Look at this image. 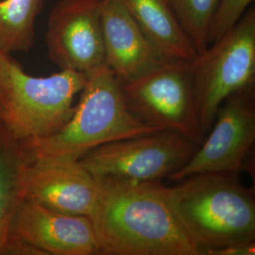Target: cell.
<instances>
[{
	"mask_svg": "<svg viewBox=\"0 0 255 255\" xmlns=\"http://www.w3.org/2000/svg\"><path fill=\"white\" fill-rule=\"evenodd\" d=\"M91 220L101 255H202L160 182L98 179Z\"/></svg>",
	"mask_w": 255,
	"mask_h": 255,
	"instance_id": "cell-1",
	"label": "cell"
},
{
	"mask_svg": "<svg viewBox=\"0 0 255 255\" xmlns=\"http://www.w3.org/2000/svg\"><path fill=\"white\" fill-rule=\"evenodd\" d=\"M86 76L80 101L64 126L46 138L21 142L31 164L77 163L98 146L160 130L129 112L121 82L106 64Z\"/></svg>",
	"mask_w": 255,
	"mask_h": 255,
	"instance_id": "cell-2",
	"label": "cell"
},
{
	"mask_svg": "<svg viewBox=\"0 0 255 255\" xmlns=\"http://www.w3.org/2000/svg\"><path fill=\"white\" fill-rule=\"evenodd\" d=\"M168 187L182 227L202 255L224 247L255 242V192L230 174L203 173Z\"/></svg>",
	"mask_w": 255,
	"mask_h": 255,
	"instance_id": "cell-3",
	"label": "cell"
},
{
	"mask_svg": "<svg viewBox=\"0 0 255 255\" xmlns=\"http://www.w3.org/2000/svg\"><path fill=\"white\" fill-rule=\"evenodd\" d=\"M202 132L208 133L219 106L234 93L255 85V9L191 62Z\"/></svg>",
	"mask_w": 255,
	"mask_h": 255,
	"instance_id": "cell-4",
	"label": "cell"
},
{
	"mask_svg": "<svg viewBox=\"0 0 255 255\" xmlns=\"http://www.w3.org/2000/svg\"><path fill=\"white\" fill-rule=\"evenodd\" d=\"M199 146L180 131L160 129L98 146L77 163L97 179L160 182L187 164Z\"/></svg>",
	"mask_w": 255,
	"mask_h": 255,
	"instance_id": "cell-5",
	"label": "cell"
},
{
	"mask_svg": "<svg viewBox=\"0 0 255 255\" xmlns=\"http://www.w3.org/2000/svg\"><path fill=\"white\" fill-rule=\"evenodd\" d=\"M10 79L11 96L2 122L22 142L50 136L64 126L73 115L74 99L87 76L63 69L47 77H33L15 62Z\"/></svg>",
	"mask_w": 255,
	"mask_h": 255,
	"instance_id": "cell-6",
	"label": "cell"
},
{
	"mask_svg": "<svg viewBox=\"0 0 255 255\" xmlns=\"http://www.w3.org/2000/svg\"><path fill=\"white\" fill-rule=\"evenodd\" d=\"M128 109L147 126L182 132L201 146L202 132L191 62H167L121 84Z\"/></svg>",
	"mask_w": 255,
	"mask_h": 255,
	"instance_id": "cell-7",
	"label": "cell"
},
{
	"mask_svg": "<svg viewBox=\"0 0 255 255\" xmlns=\"http://www.w3.org/2000/svg\"><path fill=\"white\" fill-rule=\"evenodd\" d=\"M255 142V90L234 93L219 106L212 128L188 163L168 181L203 173L236 175L246 170Z\"/></svg>",
	"mask_w": 255,
	"mask_h": 255,
	"instance_id": "cell-8",
	"label": "cell"
},
{
	"mask_svg": "<svg viewBox=\"0 0 255 255\" xmlns=\"http://www.w3.org/2000/svg\"><path fill=\"white\" fill-rule=\"evenodd\" d=\"M99 247L91 220L24 200L9 233L8 255H96Z\"/></svg>",
	"mask_w": 255,
	"mask_h": 255,
	"instance_id": "cell-9",
	"label": "cell"
},
{
	"mask_svg": "<svg viewBox=\"0 0 255 255\" xmlns=\"http://www.w3.org/2000/svg\"><path fill=\"white\" fill-rule=\"evenodd\" d=\"M103 0H59L46 27L47 56L61 70L90 73L105 64Z\"/></svg>",
	"mask_w": 255,
	"mask_h": 255,
	"instance_id": "cell-10",
	"label": "cell"
},
{
	"mask_svg": "<svg viewBox=\"0 0 255 255\" xmlns=\"http://www.w3.org/2000/svg\"><path fill=\"white\" fill-rule=\"evenodd\" d=\"M99 192V180L78 163H30L26 169L25 200L62 214L90 218Z\"/></svg>",
	"mask_w": 255,
	"mask_h": 255,
	"instance_id": "cell-11",
	"label": "cell"
},
{
	"mask_svg": "<svg viewBox=\"0 0 255 255\" xmlns=\"http://www.w3.org/2000/svg\"><path fill=\"white\" fill-rule=\"evenodd\" d=\"M101 14L105 64L121 84L133 82L167 63L119 0H103Z\"/></svg>",
	"mask_w": 255,
	"mask_h": 255,
	"instance_id": "cell-12",
	"label": "cell"
},
{
	"mask_svg": "<svg viewBox=\"0 0 255 255\" xmlns=\"http://www.w3.org/2000/svg\"><path fill=\"white\" fill-rule=\"evenodd\" d=\"M165 62H193L198 52L166 0H119Z\"/></svg>",
	"mask_w": 255,
	"mask_h": 255,
	"instance_id": "cell-13",
	"label": "cell"
},
{
	"mask_svg": "<svg viewBox=\"0 0 255 255\" xmlns=\"http://www.w3.org/2000/svg\"><path fill=\"white\" fill-rule=\"evenodd\" d=\"M29 164L21 141L0 121V255H8L9 229L25 200V173Z\"/></svg>",
	"mask_w": 255,
	"mask_h": 255,
	"instance_id": "cell-14",
	"label": "cell"
},
{
	"mask_svg": "<svg viewBox=\"0 0 255 255\" xmlns=\"http://www.w3.org/2000/svg\"><path fill=\"white\" fill-rule=\"evenodd\" d=\"M45 0H0V49L10 55L28 51L34 43L35 21Z\"/></svg>",
	"mask_w": 255,
	"mask_h": 255,
	"instance_id": "cell-15",
	"label": "cell"
},
{
	"mask_svg": "<svg viewBox=\"0 0 255 255\" xmlns=\"http://www.w3.org/2000/svg\"><path fill=\"white\" fill-rule=\"evenodd\" d=\"M198 55L207 46L210 27L220 0H166Z\"/></svg>",
	"mask_w": 255,
	"mask_h": 255,
	"instance_id": "cell-16",
	"label": "cell"
},
{
	"mask_svg": "<svg viewBox=\"0 0 255 255\" xmlns=\"http://www.w3.org/2000/svg\"><path fill=\"white\" fill-rule=\"evenodd\" d=\"M253 2L254 0H220L210 27L209 45L234 27Z\"/></svg>",
	"mask_w": 255,
	"mask_h": 255,
	"instance_id": "cell-17",
	"label": "cell"
},
{
	"mask_svg": "<svg viewBox=\"0 0 255 255\" xmlns=\"http://www.w3.org/2000/svg\"><path fill=\"white\" fill-rule=\"evenodd\" d=\"M15 61L0 49V121H3L11 96L10 69Z\"/></svg>",
	"mask_w": 255,
	"mask_h": 255,
	"instance_id": "cell-18",
	"label": "cell"
},
{
	"mask_svg": "<svg viewBox=\"0 0 255 255\" xmlns=\"http://www.w3.org/2000/svg\"><path fill=\"white\" fill-rule=\"evenodd\" d=\"M255 242L208 251L205 255H255Z\"/></svg>",
	"mask_w": 255,
	"mask_h": 255,
	"instance_id": "cell-19",
	"label": "cell"
}]
</instances>
